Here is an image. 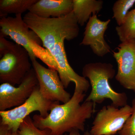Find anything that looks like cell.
I'll return each instance as SVG.
<instances>
[{
  "label": "cell",
  "instance_id": "cell-1",
  "mask_svg": "<svg viewBox=\"0 0 135 135\" xmlns=\"http://www.w3.org/2000/svg\"><path fill=\"white\" fill-rule=\"evenodd\" d=\"M86 94L74 91L67 103L57 104L46 118L35 114L32 120L35 126L40 129H50L52 135H64L73 129L84 131L85 122L95 112V104L84 101Z\"/></svg>",
  "mask_w": 135,
  "mask_h": 135
},
{
  "label": "cell",
  "instance_id": "cell-2",
  "mask_svg": "<svg viewBox=\"0 0 135 135\" xmlns=\"http://www.w3.org/2000/svg\"><path fill=\"white\" fill-rule=\"evenodd\" d=\"M23 18L28 27L38 35L44 47L52 56L57 42L63 40L70 41L77 38L79 33V25L73 11L61 17L50 18L41 17L29 12Z\"/></svg>",
  "mask_w": 135,
  "mask_h": 135
},
{
  "label": "cell",
  "instance_id": "cell-3",
  "mask_svg": "<svg viewBox=\"0 0 135 135\" xmlns=\"http://www.w3.org/2000/svg\"><path fill=\"white\" fill-rule=\"evenodd\" d=\"M0 27V35L8 36L25 49L30 59H39L49 68L57 71V64L54 57L47 50L41 46V40L35 32L28 27L22 14L16 15L15 17L1 18Z\"/></svg>",
  "mask_w": 135,
  "mask_h": 135
},
{
  "label": "cell",
  "instance_id": "cell-4",
  "mask_svg": "<svg viewBox=\"0 0 135 135\" xmlns=\"http://www.w3.org/2000/svg\"><path fill=\"white\" fill-rule=\"evenodd\" d=\"M82 74L84 78L89 79L92 87L91 92L84 101H90L96 105L108 99L112 101L111 104L118 108L127 105L126 93L116 92L109 84V80L113 78L115 74L112 64L100 62L87 64L83 68Z\"/></svg>",
  "mask_w": 135,
  "mask_h": 135
},
{
  "label": "cell",
  "instance_id": "cell-5",
  "mask_svg": "<svg viewBox=\"0 0 135 135\" xmlns=\"http://www.w3.org/2000/svg\"><path fill=\"white\" fill-rule=\"evenodd\" d=\"M0 83L16 86L21 84L32 65L23 47L6 39L0 42Z\"/></svg>",
  "mask_w": 135,
  "mask_h": 135
},
{
  "label": "cell",
  "instance_id": "cell-6",
  "mask_svg": "<svg viewBox=\"0 0 135 135\" xmlns=\"http://www.w3.org/2000/svg\"><path fill=\"white\" fill-rule=\"evenodd\" d=\"M59 102H53L44 98L40 92L38 84L36 86L30 97L23 104L14 109L0 111V124L7 126L8 129L18 131L22 122L30 114L38 111L40 115L46 118L51 110Z\"/></svg>",
  "mask_w": 135,
  "mask_h": 135
},
{
  "label": "cell",
  "instance_id": "cell-7",
  "mask_svg": "<svg viewBox=\"0 0 135 135\" xmlns=\"http://www.w3.org/2000/svg\"><path fill=\"white\" fill-rule=\"evenodd\" d=\"M128 105L119 109L112 105L104 106L97 113L90 133L93 135H114L123 128L132 113Z\"/></svg>",
  "mask_w": 135,
  "mask_h": 135
},
{
  "label": "cell",
  "instance_id": "cell-8",
  "mask_svg": "<svg viewBox=\"0 0 135 135\" xmlns=\"http://www.w3.org/2000/svg\"><path fill=\"white\" fill-rule=\"evenodd\" d=\"M36 59H30L42 96L53 102H61L63 104L67 103L71 97L65 89L57 71L46 68L38 62Z\"/></svg>",
  "mask_w": 135,
  "mask_h": 135
},
{
  "label": "cell",
  "instance_id": "cell-9",
  "mask_svg": "<svg viewBox=\"0 0 135 135\" xmlns=\"http://www.w3.org/2000/svg\"><path fill=\"white\" fill-rule=\"evenodd\" d=\"M38 84L33 68L29 71L21 84L17 86L8 83L0 85V111L7 110L21 105L30 97Z\"/></svg>",
  "mask_w": 135,
  "mask_h": 135
},
{
  "label": "cell",
  "instance_id": "cell-10",
  "mask_svg": "<svg viewBox=\"0 0 135 135\" xmlns=\"http://www.w3.org/2000/svg\"><path fill=\"white\" fill-rule=\"evenodd\" d=\"M113 55L118 64L116 80L122 86L135 92V40L122 42Z\"/></svg>",
  "mask_w": 135,
  "mask_h": 135
},
{
  "label": "cell",
  "instance_id": "cell-11",
  "mask_svg": "<svg viewBox=\"0 0 135 135\" xmlns=\"http://www.w3.org/2000/svg\"><path fill=\"white\" fill-rule=\"evenodd\" d=\"M65 40L57 42L55 46L53 57L57 64V71L64 87L67 88L71 82L75 84L74 91L87 92L90 83L86 78L77 73L68 62L65 49Z\"/></svg>",
  "mask_w": 135,
  "mask_h": 135
},
{
  "label": "cell",
  "instance_id": "cell-12",
  "mask_svg": "<svg viewBox=\"0 0 135 135\" xmlns=\"http://www.w3.org/2000/svg\"><path fill=\"white\" fill-rule=\"evenodd\" d=\"M111 22L98 19L97 15L90 18L85 28L84 38L80 45L89 46L93 53L99 57H103L111 52L110 46L105 41L104 34Z\"/></svg>",
  "mask_w": 135,
  "mask_h": 135
},
{
  "label": "cell",
  "instance_id": "cell-13",
  "mask_svg": "<svg viewBox=\"0 0 135 135\" xmlns=\"http://www.w3.org/2000/svg\"><path fill=\"white\" fill-rule=\"evenodd\" d=\"M73 0H37L29 12L44 18H59L73 11Z\"/></svg>",
  "mask_w": 135,
  "mask_h": 135
},
{
  "label": "cell",
  "instance_id": "cell-14",
  "mask_svg": "<svg viewBox=\"0 0 135 135\" xmlns=\"http://www.w3.org/2000/svg\"><path fill=\"white\" fill-rule=\"evenodd\" d=\"M101 0H73V11L81 26L89 20L91 15H97L103 8Z\"/></svg>",
  "mask_w": 135,
  "mask_h": 135
},
{
  "label": "cell",
  "instance_id": "cell-15",
  "mask_svg": "<svg viewBox=\"0 0 135 135\" xmlns=\"http://www.w3.org/2000/svg\"><path fill=\"white\" fill-rule=\"evenodd\" d=\"M37 0H1L0 16L7 17L9 14H22L29 10Z\"/></svg>",
  "mask_w": 135,
  "mask_h": 135
},
{
  "label": "cell",
  "instance_id": "cell-16",
  "mask_svg": "<svg viewBox=\"0 0 135 135\" xmlns=\"http://www.w3.org/2000/svg\"><path fill=\"white\" fill-rule=\"evenodd\" d=\"M121 42L135 40V8L128 12L122 24L116 28Z\"/></svg>",
  "mask_w": 135,
  "mask_h": 135
},
{
  "label": "cell",
  "instance_id": "cell-17",
  "mask_svg": "<svg viewBox=\"0 0 135 135\" xmlns=\"http://www.w3.org/2000/svg\"><path fill=\"white\" fill-rule=\"evenodd\" d=\"M135 0H118L114 3L113 7L114 18L118 26L123 23L129 9L133 7Z\"/></svg>",
  "mask_w": 135,
  "mask_h": 135
},
{
  "label": "cell",
  "instance_id": "cell-18",
  "mask_svg": "<svg viewBox=\"0 0 135 135\" xmlns=\"http://www.w3.org/2000/svg\"><path fill=\"white\" fill-rule=\"evenodd\" d=\"M18 132L20 135H52L49 129H40L36 127L29 116H27L20 124Z\"/></svg>",
  "mask_w": 135,
  "mask_h": 135
},
{
  "label": "cell",
  "instance_id": "cell-19",
  "mask_svg": "<svg viewBox=\"0 0 135 135\" xmlns=\"http://www.w3.org/2000/svg\"><path fill=\"white\" fill-rule=\"evenodd\" d=\"M132 113L128 118L119 135H135V97L132 102Z\"/></svg>",
  "mask_w": 135,
  "mask_h": 135
},
{
  "label": "cell",
  "instance_id": "cell-20",
  "mask_svg": "<svg viewBox=\"0 0 135 135\" xmlns=\"http://www.w3.org/2000/svg\"><path fill=\"white\" fill-rule=\"evenodd\" d=\"M0 135H20L18 131H15L8 129L7 126L0 124Z\"/></svg>",
  "mask_w": 135,
  "mask_h": 135
},
{
  "label": "cell",
  "instance_id": "cell-21",
  "mask_svg": "<svg viewBox=\"0 0 135 135\" xmlns=\"http://www.w3.org/2000/svg\"><path fill=\"white\" fill-rule=\"evenodd\" d=\"M80 131L79 129H73L70 132H69L68 134H66V133L64 135H80L79 133ZM84 135H93L91 134L90 132L86 131V132L84 133Z\"/></svg>",
  "mask_w": 135,
  "mask_h": 135
}]
</instances>
